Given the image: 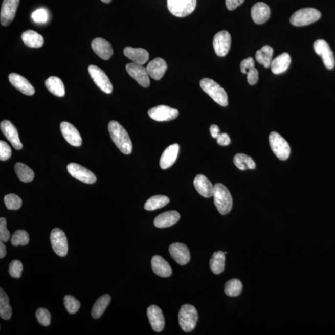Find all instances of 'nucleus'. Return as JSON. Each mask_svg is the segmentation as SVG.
<instances>
[{
	"instance_id": "obj_1",
	"label": "nucleus",
	"mask_w": 335,
	"mask_h": 335,
	"mask_svg": "<svg viewBox=\"0 0 335 335\" xmlns=\"http://www.w3.org/2000/svg\"><path fill=\"white\" fill-rule=\"evenodd\" d=\"M110 138L122 153L129 155L132 151V143L126 129L117 121H110L108 124Z\"/></svg>"
},
{
	"instance_id": "obj_2",
	"label": "nucleus",
	"mask_w": 335,
	"mask_h": 335,
	"mask_svg": "<svg viewBox=\"0 0 335 335\" xmlns=\"http://www.w3.org/2000/svg\"><path fill=\"white\" fill-rule=\"evenodd\" d=\"M214 204L218 211L222 215H227L231 211L233 199L231 193L225 186L217 183L214 186Z\"/></svg>"
},
{
	"instance_id": "obj_3",
	"label": "nucleus",
	"mask_w": 335,
	"mask_h": 335,
	"mask_svg": "<svg viewBox=\"0 0 335 335\" xmlns=\"http://www.w3.org/2000/svg\"><path fill=\"white\" fill-rule=\"evenodd\" d=\"M201 88L208 94L215 103L223 107L228 105V96L222 86L208 78H203L200 81Z\"/></svg>"
},
{
	"instance_id": "obj_4",
	"label": "nucleus",
	"mask_w": 335,
	"mask_h": 335,
	"mask_svg": "<svg viewBox=\"0 0 335 335\" xmlns=\"http://www.w3.org/2000/svg\"><path fill=\"white\" fill-rule=\"evenodd\" d=\"M181 328L185 332L193 331L196 327L198 320L196 308L191 304L183 305L178 314Z\"/></svg>"
},
{
	"instance_id": "obj_5",
	"label": "nucleus",
	"mask_w": 335,
	"mask_h": 335,
	"mask_svg": "<svg viewBox=\"0 0 335 335\" xmlns=\"http://www.w3.org/2000/svg\"><path fill=\"white\" fill-rule=\"evenodd\" d=\"M320 17L321 13L316 9L302 8L293 14L291 17L290 22L295 26H304L318 21Z\"/></svg>"
},
{
	"instance_id": "obj_6",
	"label": "nucleus",
	"mask_w": 335,
	"mask_h": 335,
	"mask_svg": "<svg viewBox=\"0 0 335 335\" xmlns=\"http://www.w3.org/2000/svg\"><path fill=\"white\" fill-rule=\"evenodd\" d=\"M197 0H167V7L173 15L184 17L189 15L196 7Z\"/></svg>"
},
{
	"instance_id": "obj_7",
	"label": "nucleus",
	"mask_w": 335,
	"mask_h": 335,
	"mask_svg": "<svg viewBox=\"0 0 335 335\" xmlns=\"http://www.w3.org/2000/svg\"><path fill=\"white\" fill-rule=\"evenodd\" d=\"M271 148L275 155L281 160L289 158L291 148L289 144L282 137L276 132H272L269 136Z\"/></svg>"
},
{
	"instance_id": "obj_8",
	"label": "nucleus",
	"mask_w": 335,
	"mask_h": 335,
	"mask_svg": "<svg viewBox=\"0 0 335 335\" xmlns=\"http://www.w3.org/2000/svg\"><path fill=\"white\" fill-rule=\"evenodd\" d=\"M88 72L95 83L102 91L107 94L113 92V84L103 70L97 66L91 65L88 67Z\"/></svg>"
},
{
	"instance_id": "obj_9",
	"label": "nucleus",
	"mask_w": 335,
	"mask_h": 335,
	"mask_svg": "<svg viewBox=\"0 0 335 335\" xmlns=\"http://www.w3.org/2000/svg\"><path fill=\"white\" fill-rule=\"evenodd\" d=\"M52 249L57 255L64 257L69 251L68 241L65 233L59 228H55L51 234Z\"/></svg>"
},
{
	"instance_id": "obj_10",
	"label": "nucleus",
	"mask_w": 335,
	"mask_h": 335,
	"mask_svg": "<svg viewBox=\"0 0 335 335\" xmlns=\"http://www.w3.org/2000/svg\"><path fill=\"white\" fill-rule=\"evenodd\" d=\"M67 170L74 178L86 184H94L97 178L95 174L88 169L75 163H71L67 166Z\"/></svg>"
},
{
	"instance_id": "obj_11",
	"label": "nucleus",
	"mask_w": 335,
	"mask_h": 335,
	"mask_svg": "<svg viewBox=\"0 0 335 335\" xmlns=\"http://www.w3.org/2000/svg\"><path fill=\"white\" fill-rule=\"evenodd\" d=\"M314 49L316 53L322 57L326 68L333 69L334 66V57L328 43L324 40H317L314 42Z\"/></svg>"
},
{
	"instance_id": "obj_12",
	"label": "nucleus",
	"mask_w": 335,
	"mask_h": 335,
	"mask_svg": "<svg viewBox=\"0 0 335 335\" xmlns=\"http://www.w3.org/2000/svg\"><path fill=\"white\" fill-rule=\"evenodd\" d=\"M148 115L156 121H170L176 119L179 115L178 110L172 107L160 105L148 110Z\"/></svg>"
},
{
	"instance_id": "obj_13",
	"label": "nucleus",
	"mask_w": 335,
	"mask_h": 335,
	"mask_svg": "<svg viewBox=\"0 0 335 335\" xmlns=\"http://www.w3.org/2000/svg\"><path fill=\"white\" fill-rule=\"evenodd\" d=\"M213 46L218 57H224L229 53L231 46V36L228 31H222L215 35Z\"/></svg>"
},
{
	"instance_id": "obj_14",
	"label": "nucleus",
	"mask_w": 335,
	"mask_h": 335,
	"mask_svg": "<svg viewBox=\"0 0 335 335\" xmlns=\"http://www.w3.org/2000/svg\"><path fill=\"white\" fill-rule=\"evenodd\" d=\"M126 69L128 74L140 85L144 87V88H148L150 86L149 75L148 74L146 68L141 65L132 62L128 63Z\"/></svg>"
},
{
	"instance_id": "obj_15",
	"label": "nucleus",
	"mask_w": 335,
	"mask_h": 335,
	"mask_svg": "<svg viewBox=\"0 0 335 335\" xmlns=\"http://www.w3.org/2000/svg\"><path fill=\"white\" fill-rule=\"evenodd\" d=\"M19 0H4L3 2L0 20L4 26H8L13 22L16 16Z\"/></svg>"
},
{
	"instance_id": "obj_16",
	"label": "nucleus",
	"mask_w": 335,
	"mask_h": 335,
	"mask_svg": "<svg viewBox=\"0 0 335 335\" xmlns=\"http://www.w3.org/2000/svg\"><path fill=\"white\" fill-rule=\"evenodd\" d=\"M169 252L172 258L180 265H185L190 261V252L184 243H174L169 247Z\"/></svg>"
},
{
	"instance_id": "obj_17",
	"label": "nucleus",
	"mask_w": 335,
	"mask_h": 335,
	"mask_svg": "<svg viewBox=\"0 0 335 335\" xmlns=\"http://www.w3.org/2000/svg\"><path fill=\"white\" fill-rule=\"evenodd\" d=\"M60 130L63 138L72 146L80 147L82 144L80 134L74 125L68 122H62L60 124Z\"/></svg>"
},
{
	"instance_id": "obj_18",
	"label": "nucleus",
	"mask_w": 335,
	"mask_h": 335,
	"mask_svg": "<svg viewBox=\"0 0 335 335\" xmlns=\"http://www.w3.org/2000/svg\"><path fill=\"white\" fill-rule=\"evenodd\" d=\"M0 128L4 136L10 142L16 150H21L23 144L19 138L16 127L10 121L4 120L1 122Z\"/></svg>"
},
{
	"instance_id": "obj_19",
	"label": "nucleus",
	"mask_w": 335,
	"mask_h": 335,
	"mask_svg": "<svg viewBox=\"0 0 335 335\" xmlns=\"http://www.w3.org/2000/svg\"><path fill=\"white\" fill-rule=\"evenodd\" d=\"M92 48L95 53L101 59L108 60L113 55L111 44L103 38L97 37L93 40Z\"/></svg>"
},
{
	"instance_id": "obj_20",
	"label": "nucleus",
	"mask_w": 335,
	"mask_h": 335,
	"mask_svg": "<svg viewBox=\"0 0 335 335\" xmlns=\"http://www.w3.org/2000/svg\"><path fill=\"white\" fill-rule=\"evenodd\" d=\"M148 320L154 331L160 332L165 327V318L162 311L158 306L152 305L147 309Z\"/></svg>"
},
{
	"instance_id": "obj_21",
	"label": "nucleus",
	"mask_w": 335,
	"mask_h": 335,
	"mask_svg": "<svg viewBox=\"0 0 335 335\" xmlns=\"http://www.w3.org/2000/svg\"><path fill=\"white\" fill-rule=\"evenodd\" d=\"M9 81L14 88L18 90L24 95L32 96L35 93V89L33 85L21 75L12 73L9 75Z\"/></svg>"
},
{
	"instance_id": "obj_22",
	"label": "nucleus",
	"mask_w": 335,
	"mask_h": 335,
	"mask_svg": "<svg viewBox=\"0 0 335 335\" xmlns=\"http://www.w3.org/2000/svg\"><path fill=\"white\" fill-rule=\"evenodd\" d=\"M147 71L150 77L155 80H160L164 77L168 69L167 63L162 58H156L148 63Z\"/></svg>"
},
{
	"instance_id": "obj_23",
	"label": "nucleus",
	"mask_w": 335,
	"mask_h": 335,
	"mask_svg": "<svg viewBox=\"0 0 335 335\" xmlns=\"http://www.w3.org/2000/svg\"><path fill=\"white\" fill-rule=\"evenodd\" d=\"M271 10L268 5L263 2H258L253 6L251 15L256 24L261 25L269 19Z\"/></svg>"
},
{
	"instance_id": "obj_24",
	"label": "nucleus",
	"mask_w": 335,
	"mask_h": 335,
	"mask_svg": "<svg viewBox=\"0 0 335 335\" xmlns=\"http://www.w3.org/2000/svg\"><path fill=\"white\" fill-rule=\"evenodd\" d=\"M180 150L179 145L174 144L168 147L160 160V166L163 170L169 168L175 163Z\"/></svg>"
},
{
	"instance_id": "obj_25",
	"label": "nucleus",
	"mask_w": 335,
	"mask_h": 335,
	"mask_svg": "<svg viewBox=\"0 0 335 335\" xmlns=\"http://www.w3.org/2000/svg\"><path fill=\"white\" fill-rule=\"evenodd\" d=\"M124 54L133 63L143 65L149 59L148 51L142 48H133L126 47L124 49Z\"/></svg>"
},
{
	"instance_id": "obj_26",
	"label": "nucleus",
	"mask_w": 335,
	"mask_h": 335,
	"mask_svg": "<svg viewBox=\"0 0 335 335\" xmlns=\"http://www.w3.org/2000/svg\"><path fill=\"white\" fill-rule=\"evenodd\" d=\"M194 186L198 193L204 197L213 196L214 186L205 175L198 174L194 180Z\"/></svg>"
},
{
	"instance_id": "obj_27",
	"label": "nucleus",
	"mask_w": 335,
	"mask_h": 335,
	"mask_svg": "<svg viewBox=\"0 0 335 335\" xmlns=\"http://www.w3.org/2000/svg\"><path fill=\"white\" fill-rule=\"evenodd\" d=\"M180 218V215L177 211H167L158 215L153 223L157 228H167L178 222Z\"/></svg>"
},
{
	"instance_id": "obj_28",
	"label": "nucleus",
	"mask_w": 335,
	"mask_h": 335,
	"mask_svg": "<svg viewBox=\"0 0 335 335\" xmlns=\"http://www.w3.org/2000/svg\"><path fill=\"white\" fill-rule=\"evenodd\" d=\"M151 267L153 272L162 278H168L171 275L172 269L170 265L162 256H153L151 259Z\"/></svg>"
},
{
	"instance_id": "obj_29",
	"label": "nucleus",
	"mask_w": 335,
	"mask_h": 335,
	"mask_svg": "<svg viewBox=\"0 0 335 335\" xmlns=\"http://www.w3.org/2000/svg\"><path fill=\"white\" fill-rule=\"evenodd\" d=\"M241 72L247 75L248 82L254 85L258 80V71L255 69V61L252 57L244 59L240 64Z\"/></svg>"
},
{
	"instance_id": "obj_30",
	"label": "nucleus",
	"mask_w": 335,
	"mask_h": 335,
	"mask_svg": "<svg viewBox=\"0 0 335 335\" xmlns=\"http://www.w3.org/2000/svg\"><path fill=\"white\" fill-rule=\"evenodd\" d=\"M21 38L23 42L29 48H40L44 43V40L41 35L33 30L25 31L22 34Z\"/></svg>"
},
{
	"instance_id": "obj_31",
	"label": "nucleus",
	"mask_w": 335,
	"mask_h": 335,
	"mask_svg": "<svg viewBox=\"0 0 335 335\" xmlns=\"http://www.w3.org/2000/svg\"><path fill=\"white\" fill-rule=\"evenodd\" d=\"M291 62L290 55L287 53H283L272 60L271 69L273 74H281L287 71Z\"/></svg>"
},
{
	"instance_id": "obj_32",
	"label": "nucleus",
	"mask_w": 335,
	"mask_h": 335,
	"mask_svg": "<svg viewBox=\"0 0 335 335\" xmlns=\"http://www.w3.org/2000/svg\"><path fill=\"white\" fill-rule=\"evenodd\" d=\"M46 86L52 94L58 97H63L65 95V86L60 78L50 77L46 80Z\"/></svg>"
},
{
	"instance_id": "obj_33",
	"label": "nucleus",
	"mask_w": 335,
	"mask_h": 335,
	"mask_svg": "<svg viewBox=\"0 0 335 335\" xmlns=\"http://www.w3.org/2000/svg\"><path fill=\"white\" fill-rule=\"evenodd\" d=\"M111 301V298L109 294H104L99 298L95 303L92 308V316L93 319H98L103 316L104 311Z\"/></svg>"
},
{
	"instance_id": "obj_34",
	"label": "nucleus",
	"mask_w": 335,
	"mask_h": 335,
	"mask_svg": "<svg viewBox=\"0 0 335 335\" xmlns=\"http://www.w3.org/2000/svg\"><path fill=\"white\" fill-rule=\"evenodd\" d=\"M225 253L222 251L215 252L210 261V267L215 275L222 273L225 268Z\"/></svg>"
},
{
	"instance_id": "obj_35",
	"label": "nucleus",
	"mask_w": 335,
	"mask_h": 335,
	"mask_svg": "<svg viewBox=\"0 0 335 335\" xmlns=\"http://www.w3.org/2000/svg\"><path fill=\"white\" fill-rule=\"evenodd\" d=\"M273 55V49L272 47L264 46L260 50L256 52L255 58L256 61L265 68H269L272 62Z\"/></svg>"
},
{
	"instance_id": "obj_36",
	"label": "nucleus",
	"mask_w": 335,
	"mask_h": 335,
	"mask_svg": "<svg viewBox=\"0 0 335 335\" xmlns=\"http://www.w3.org/2000/svg\"><path fill=\"white\" fill-rule=\"evenodd\" d=\"M12 316V308L10 305V299L7 293L0 289V317L4 320H10Z\"/></svg>"
},
{
	"instance_id": "obj_37",
	"label": "nucleus",
	"mask_w": 335,
	"mask_h": 335,
	"mask_svg": "<svg viewBox=\"0 0 335 335\" xmlns=\"http://www.w3.org/2000/svg\"><path fill=\"white\" fill-rule=\"evenodd\" d=\"M14 170L18 178L23 182L30 183L34 178V171L23 163H17Z\"/></svg>"
},
{
	"instance_id": "obj_38",
	"label": "nucleus",
	"mask_w": 335,
	"mask_h": 335,
	"mask_svg": "<svg viewBox=\"0 0 335 335\" xmlns=\"http://www.w3.org/2000/svg\"><path fill=\"white\" fill-rule=\"evenodd\" d=\"M234 163L239 170H246L248 169L253 170L256 168V164L251 157L244 153H238L234 159Z\"/></svg>"
},
{
	"instance_id": "obj_39",
	"label": "nucleus",
	"mask_w": 335,
	"mask_h": 335,
	"mask_svg": "<svg viewBox=\"0 0 335 335\" xmlns=\"http://www.w3.org/2000/svg\"><path fill=\"white\" fill-rule=\"evenodd\" d=\"M170 202L167 196L157 195L150 198L145 204L144 208L147 211H155L156 209L164 208Z\"/></svg>"
},
{
	"instance_id": "obj_40",
	"label": "nucleus",
	"mask_w": 335,
	"mask_h": 335,
	"mask_svg": "<svg viewBox=\"0 0 335 335\" xmlns=\"http://www.w3.org/2000/svg\"><path fill=\"white\" fill-rule=\"evenodd\" d=\"M242 288V283L239 279H232L227 282L225 287H224V291L227 296L237 297L241 294Z\"/></svg>"
},
{
	"instance_id": "obj_41",
	"label": "nucleus",
	"mask_w": 335,
	"mask_h": 335,
	"mask_svg": "<svg viewBox=\"0 0 335 335\" xmlns=\"http://www.w3.org/2000/svg\"><path fill=\"white\" fill-rule=\"evenodd\" d=\"M11 243L14 247L25 246L29 243L30 237L28 232L24 230H19L14 233L11 239Z\"/></svg>"
},
{
	"instance_id": "obj_42",
	"label": "nucleus",
	"mask_w": 335,
	"mask_h": 335,
	"mask_svg": "<svg viewBox=\"0 0 335 335\" xmlns=\"http://www.w3.org/2000/svg\"><path fill=\"white\" fill-rule=\"evenodd\" d=\"M4 202L9 210H18L21 208L23 204L21 198L14 194L6 195Z\"/></svg>"
},
{
	"instance_id": "obj_43",
	"label": "nucleus",
	"mask_w": 335,
	"mask_h": 335,
	"mask_svg": "<svg viewBox=\"0 0 335 335\" xmlns=\"http://www.w3.org/2000/svg\"><path fill=\"white\" fill-rule=\"evenodd\" d=\"M64 305L68 312L71 314L77 313L80 308V303L74 297L67 295L64 297Z\"/></svg>"
},
{
	"instance_id": "obj_44",
	"label": "nucleus",
	"mask_w": 335,
	"mask_h": 335,
	"mask_svg": "<svg viewBox=\"0 0 335 335\" xmlns=\"http://www.w3.org/2000/svg\"><path fill=\"white\" fill-rule=\"evenodd\" d=\"M37 321L43 327H48L50 325L51 316L50 312L45 308H39L36 312Z\"/></svg>"
},
{
	"instance_id": "obj_45",
	"label": "nucleus",
	"mask_w": 335,
	"mask_h": 335,
	"mask_svg": "<svg viewBox=\"0 0 335 335\" xmlns=\"http://www.w3.org/2000/svg\"><path fill=\"white\" fill-rule=\"evenodd\" d=\"M23 266L21 261L14 260L9 266V273L14 278H20L22 275Z\"/></svg>"
},
{
	"instance_id": "obj_46",
	"label": "nucleus",
	"mask_w": 335,
	"mask_h": 335,
	"mask_svg": "<svg viewBox=\"0 0 335 335\" xmlns=\"http://www.w3.org/2000/svg\"><path fill=\"white\" fill-rule=\"evenodd\" d=\"M12 155L11 148L7 142L0 141V160L6 161L10 158Z\"/></svg>"
},
{
	"instance_id": "obj_47",
	"label": "nucleus",
	"mask_w": 335,
	"mask_h": 335,
	"mask_svg": "<svg viewBox=\"0 0 335 335\" xmlns=\"http://www.w3.org/2000/svg\"><path fill=\"white\" fill-rule=\"evenodd\" d=\"M32 18L35 23H44L48 21V14L44 9H38L32 14Z\"/></svg>"
},
{
	"instance_id": "obj_48",
	"label": "nucleus",
	"mask_w": 335,
	"mask_h": 335,
	"mask_svg": "<svg viewBox=\"0 0 335 335\" xmlns=\"http://www.w3.org/2000/svg\"><path fill=\"white\" fill-rule=\"evenodd\" d=\"M10 238V233L7 227V220L4 217L0 218V240L7 242Z\"/></svg>"
},
{
	"instance_id": "obj_49",
	"label": "nucleus",
	"mask_w": 335,
	"mask_h": 335,
	"mask_svg": "<svg viewBox=\"0 0 335 335\" xmlns=\"http://www.w3.org/2000/svg\"><path fill=\"white\" fill-rule=\"evenodd\" d=\"M217 142L218 145L221 146H227L231 144V141L228 134L226 133H220L217 138Z\"/></svg>"
},
{
	"instance_id": "obj_50",
	"label": "nucleus",
	"mask_w": 335,
	"mask_h": 335,
	"mask_svg": "<svg viewBox=\"0 0 335 335\" xmlns=\"http://www.w3.org/2000/svg\"><path fill=\"white\" fill-rule=\"evenodd\" d=\"M244 0H226L227 9L230 11L235 10L239 6L243 4Z\"/></svg>"
},
{
	"instance_id": "obj_51",
	"label": "nucleus",
	"mask_w": 335,
	"mask_h": 335,
	"mask_svg": "<svg viewBox=\"0 0 335 335\" xmlns=\"http://www.w3.org/2000/svg\"><path fill=\"white\" fill-rule=\"evenodd\" d=\"M210 132H211L212 138L214 139H217L220 133L219 128H218L217 125L215 124L212 125V126L210 127Z\"/></svg>"
},
{
	"instance_id": "obj_52",
	"label": "nucleus",
	"mask_w": 335,
	"mask_h": 335,
	"mask_svg": "<svg viewBox=\"0 0 335 335\" xmlns=\"http://www.w3.org/2000/svg\"><path fill=\"white\" fill-rule=\"evenodd\" d=\"M7 255V249L3 241L0 243V258H4Z\"/></svg>"
},
{
	"instance_id": "obj_53",
	"label": "nucleus",
	"mask_w": 335,
	"mask_h": 335,
	"mask_svg": "<svg viewBox=\"0 0 335 335\" xmlns=\"http://www.w3.org/2000/svg\"><path fill=\"white\" fill-rule=\"evenodd\" d=\"M101 1L104 3V4H108L110 2L112 1V0H101Z\"/></svg>"
}]
</instances>
